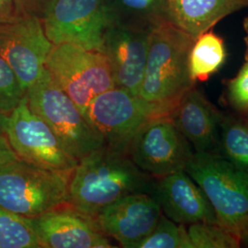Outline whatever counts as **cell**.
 <instances>
[{
	"instance_id": "obj_6",
	"label": "cell",
	"mask_w": 248,
	"mask_h": 248,
	"mask_svg": "<svg viewBox=\"0 0 248 248\" xmlns=\"http://www.w3.org/2000/svg\"><path fill=\"white\" fill-rule=\"evenodd\" d=\"M166 115L170 114L162 108L117 87L98 95L85 113L90 125L103 138L104 144L126 155L144 124Z\"/></svg>"
},
{
	"instance_id": "obj_19",
	"label": "cell",
	"mask_w": 248,
	"mask_h": 248,
	"mask_svg": "<svg viewBox=\"0 0 248 248\" xmlns=\"http://www.w3.org/2000/svg\"><path fill=\"white\" fill-rule=\"evenodd\" d=\"M227 58V51L221 36L212 30L196 37L191 47L188 66L192 80L206 82L219 71Z\"/></svg>"
},
{
	"instance_id": "obj_2",
	"label": "cell",
	"mask_w": 248,
	"mask_h": 248,
	"mask_svg": "<svg viewBox=\"0 0 248 248\" xmlns=\"http://www.w3.org/2000/svg\"><path fill=\"white\" fill-rule=\"evenodd\" d=\"M195 38L165 21L155 27L139 96L169 114L186 92L196 86L188 58Z\"/></svg>"
},
{
	"instance_id": "obj_30",
	"label": "cell",
	"mask_w": 248,
	"mask_h": 248,
	"mask_svg": "<svg viewBox=\"0 0 248 248\" xmlns=\"http://www.w3.org/2000/svg\"><path fill=\"white\" fill-rule=\"evenodd\" d=\"M4 113L0 112V144H4V145H9V143L6 140V137L3 133V128H2V124H3V119H4Z\"/></svg>"
},
{
	"instance_id": "obj_3",
	"label": "cell",
	"mask_w": 248,
	"mask_h": 248,
	"mask_svg": "<svg viewBox=\"0 0 248 248\" xmlns=\"http://www.w3.org/2000/svg\"><path fill=\"white\" fill-rule=\"evenodd\" d=\"M72 173L53 171L15 159L0 165V206L35 218L67 203Z\"/></svg>"
},
{
	"instance_id": "obj_7",
	"label": "cell",
	"mask_w": 248,
	"mask_h": 248,
	"mask_svg": "<svg viewBox=\"0 0 248 248\" xmlns=\"http://www.w3.org/2000/svg\"><path fill=\"white\" fill-rule=\"evenodd\" d=\"M45 68L84 114L98 95L115 87L104 54L76 45H53Z\"/></svg>"
},
{
	"instance_id": "obj_16",
	"label": "cell",
	"mask_w": 248,
	"mask_h": 248,
	"mask_svg": "<svg viewBox=\"0 0 248 248\" xmlns=\"http://www.w3.org/2000/svg\"><path fill=\"white\" fill-rule=\"evenodd\" d=\"M223 112L194 86L182 97L170 117L195 153L218 154Z\"/></svg>"
},
{
	"instance_id": "obj_25",
	"label": "cell",
	"mask_w": 248,
	"mask_h": 248,
	"mask_svg": "<svg viewBox=\"0 0 248 248\" xmlns=\"http://www.w3.org/2000/svg\"><path fill=\"white\" fill-rule=\"evenodd\" d=\"M225 98L231 108L242 118L248 117V62L235 77L225 80Z\"/></svg>"
},
{
	"instance_id": "obj_22",
	"label": "cell",
	"mask_w": 248,
	"mask_h": 248,
	"mask_svg": "<svg viewBox=\"0 0 248 248\" xmlns=\"http://www.w3.org/2000/svg\"><path fill=\"white\" fill-rule=\"evenodd\" d=\"M186 232L191 248H238V236L220 223L188 224Z\"/></svg>"
},
{
	"instance_id": "obj_29",
	"label": "cell",
	"mask_w": 248,
	"mask_h": 248,
	"mask_svg": "<svg viewBox=\"0 0 248 248\" xmlns=\"http://www.w3.org/2000/svg\"><path fill=\"white\" fill-rule=\"evenodd\" d=\"M238 238H239L241 247L248 248V220L244 223V225L240 229Z\"/></svg>"
},
{
	"instance_id": "obj_17",
	"label": "cell",
	"mask_w": 248,
	"mask_h": 248,
	"mask_svg": "<svg viewBox=\"0 0 248 248\" xmlns=\"http://www.w3.org/2000/svg\"><path fill=\"white\" fill-rule=\"evenodd\" d=\"M167 8L169 22L196 38L231 14L248 9V0H167Z\"/></svg>"
},
{
	"instance_id": "obj_27",
	"label": "cell",
	"mask_w": 248,
	"mask_h": 248,
	"mask_svg": "<svg viewBox=\"0 0 248 248\" xmlns=\"http://www.w3.org/2000/svg\"><path fill=\"white\" fill-rule=\"evenodd\" d=\"M17 13L13 0H0V20L10 18Z\"/></svg>"
},
{
	"instance_id": "obj_4",
	"label": "cell",
	"mask_w": 248,
	"mask_h": 248,
	"mask_svg": "<svg viewBox=\"0 0 248 248\" xmlns=\"http://www.w3.org/2000/svg\"><path fill=\"white\" fill-rule=\"evenodd\" d=\"M26 96L31 109L45 120L75 159L79 161L105 145L103 138L46 68L27 89Z\"/></svg>"
},
{
	"instance_id": "obj_12",
	"label": "cell",
	"mask_w": 248,
	"mask_h": 248,
	"mask_svg": "<svg viewBox=\"0 0 248 248\" xmlns=\"http://www.w3.org/2000/svg\"><path fill=\"white\" fill-rule=\"evenodd\" d=\"M31 220L41 248H113L95 217L81 213L70 204H62Z\"/></svg>"
},
{
	"instance_id": "obj_18",
	"label": "cell",
	"mask_w": 248,
	"mask_h": 248,
	"mask_svg": "<svg viewBox=\"0 0 248 248\" xmlns=\"http://www.w3.org/2000/svg\"><path fill=\"white\" fill-rule=\"evenodd\" d=\"M109 23L151 31L169 21L167 0H106Z\"/></svg>"
},
{
	"instance_id": "obj_10",
	"label": "cell",
	"mask_w": 248,
	"mask_h": 248,
	"mask_svg": "<svg viewBox=\"0 0 248 248\" xmlns=\"http://www.w3.org/2000/svg\"><path fill=\"white\" fill-rule=\"evenodd\" d=\"M42 21L53 45L69 44L99 53L109 24L105 0H52Z\"/></svg>"
},
{
	"instance_id": "obj_23",
	"label": "cell",
	"mask_w": 248,
	"mask_h": 248,
	"mask_svg": "<svg viewBox=\"0 0 248 248\" xmlns=\"http://www.w3.org/2000/svg\"><path fill=\"white\" fill-rule=\"evenodd\" d=\"M137 248H191L185 224H178L162 214L159 222Z\"/></svg>"
},
{
	"instance_id": "obj_9",
	"label": "cell",
	"mask_w": 248,
	"mask_h": 248,
	"mask_svg": "<svg viewBox=\"0 0 248 248\" xmlns=\"http://www.w3.org/2000/svg\"><path fill=\"white\" fill-rule=\"evenodd\" d=\"M194 153L171 117L166 115L154 118L142 126L128 155L138 169L158 179L185 170Z\"/></svg>"
},
{
	"instance_id": "obj_8",
	"label": "cell",
	"mask_w": 248,
	"mask_h": 248,
	"mask_svg": "<svg viewBox=\"0 0 248 248\" xmlns=\"http://www.w3.org/2000/svg\"><path fill=\"white\" fill-rule=\"evenodd\" d=\"M2 128L11 150L28 164L68 173L78 164L45 120L31 109L26 95L11 112L4 115Z\"/></svg>"
},
{
	"instance_id": "obj_32",
	"label": "cell",
	"mask_w": 248,
	"mask_h": 248,
	"mask_svg": "<svg viewBox=\"0 0 248 248\" xmlns=\"http://www.w3.org/2000/svg\"><path fill=\"white\" fill-rule=\"evenodd\" d=\"M244 119H245V120H246V121L248 123V117H247V118H244Z\"/></svg>"
},
{
	"instance_id": "obj_15",
	"label": "cell",
	"mask_w": 248,
	"mask_h": 248,
	"mask_svg": "<svg viewBox=\"0 0 248 248\" xmlns=\"http://www.w3.org/2000/svg\"><path fill=\"white\" fill-rule=\"evenodd\" d=\"M151 195L163 214L178 224L219 223L207 196L185 170L155 179Z\"/></svg>"
},
{
	"instance_id": "obj_24",
	"label": "cell",
	"mask_w": 248,
	"mask_h": 248,
	"mask_svg": "<svg viewBox=\"0 0 248 248\" xmlns=\"http://www.w3.org/2000/svg\"><path fill=\"white\" fill-rule=\"evenodd\" d=\"M25 95L26 92L20 86L16 75L0 55V112L9 114Z\"/></svg>"
},
{
	"instance_id": "obj_31",
	"label": "cell",
	"mask_w": 248,
	"mask_h": 248,
	"mask_svg": "<svg viewBox=\"0 0 248 248\" xmlns=\"http://www.w3.org/2000/svg\"><path fill=\"white\" fill-rule=\"evenodd\" d=\"M244 30H245V32H246V38H245V41H246V46H247V51H246V60L247 62H248V16L246 17V18L244 19Z\"/></svg>"
},
{
	"instance_id": "obj_11",
	"label": "cell",
	"mask_w": 248,
	"mask_h": 248,
	"mask_svg": "<svg viewBox=\"0 0 248 248\" xmlns=\"http://www.w3.org/2000/svg\"><path fill=\"white\" fill-rule=\"evenodd\" d=\"M52 47L42 18L16 13L0 20V55L14 72L25 92L43 74Z\"/></svg>"
},
{
	"instance_id": "obj_1",
	"label": "cell",
	"mask_w": 248,
	"mask_h": 248,
	"mask_svg": "<svg viewBox=\"0 0 248 248\" xmlns=\"http://www.w3.org/2000/svg\"><path fill=\"white\" fill-rule=\"evenodd\" d=\"M155 178L138 169L128 155L106 145L78 161L73 170L67 203L96 217L125 196L150 193Z\"/></svg>"
},
{
	"instance_id": "obj_20",
	"label": "cell",
	"mask_w": 248,
	"mask_h": 248,
	"mask_svg": "<svg viewBox=\"0 0 248 248\" xmlns=\"http://www.w3.org/2000/svg\"><path fill=\"white\" fill-rule=\"evenodd\" d=\"M219 155L248 174V123L244 118L223 113Z\"/></svg>"
},
{
	"instance_id": "obj_21",
	"label": "cell",
	"mask_w": 248,
	"mask_h": 248,
	"mask_svg": "<svg viewBox=\"0 0 248 248\" xmlns=\"http://www.w3.org/2000/svg\"><path fill=\"white\" fill-rule=\"evenodd\" d=\"M31 218L0 206V248H40Z\"/></svg>"
},
{
	"instance_id": "obj_14",
	"label": "cell",
	"mask_w": 248,
	"mask_h": 248,
	"mask_svg": "<svg viewBox=\"0 0 248 248\" xmlns=\"http://www.w3.org/2000/svg\"><path fill=\"white\" fill-rule=\"evenodd\" d=\"M149 31L109 23L103 37L102 49L117 88L139 96L146 63Z\"/></svg>"
},
{
	"instance_id": "obj_33",
	"label": "cell",
	"mask_w": 248,
	"mask_h": 248,
	"mask_svg": "<svg viewBox=\"0 0 248 248\" xmlns=\"http://www.w3.org/2000/svg\"><path fill=\"white\" fill-rule=\"evenodd\" d=\"M105 2H106V0H105Z\"/></svg>"
},
{
	"instance_id": "obj_5",
	"label": "cell",
	"mask_w": 248,
	"mask_h": 248,
	"mask_svg": "<svg viewBox=\"0 0 248 248\" xmlns=\"http://www.w3.org/2000/svg\"><path fill=\"white\" fill-rule=\"evenodd\" d=\"M185 171L203 190L219 223L238 236L248 220V174L208 153H194Z\"/></svg>"
},
{
	"instance_id": "obj_28",
	"label": "cell",
	"mask_w": 248,
	"mask_h": 248,
	"mask_svg": "<svg viewBox=\"0 0 248 248\" xmlns=\"http://www.w3.org/2000/svg\"><path fill=\"white\" fill-rule=\"evenodd\" d=\"M15 159L18 158L15 153L11 150L9 145L0 144V165Z\"/></svg>"
},
{
	"instance_id": "obj_26",
	"label": "cell",
	"mask_w": 248,
	"mask_h": 248,
	"mask_svg": "<svg viewBox=\"0 0 248 248\" xmlns=\"http://www.w3.org/2000/svg\"><path fill=\"white\" fill-rule=\"evenodd\" d=\"M17 13L43 18L52 0H13Z\"/></svg>"
},
{
	"instance_id": "obj_13",
	"label": "cell",
	"mask_w": 248,
	"mask_h": 248,
	"mask_svg": "<svg viewBox=\"0 0 248 248\" xmlns=\"http://www.w3.org/2000/svg\"><path fill=\"white\" fill-rule=\"evenodd\" d=\"M159 204L150 193L125 196L95 217L100 230L125 248H137L155 229L162 216Z\"/></svg>"
}]
</instances>
